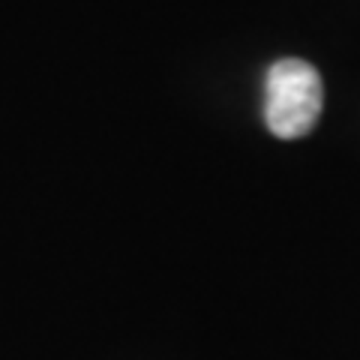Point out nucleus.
I'll return each instance as SVG.
<instances>
[{"mask_svg": "<svg viewBox=\"0 0 360 360\" xmlns=\"http://www.w3.org/2000/svg\"><path fill=\"white\" fill-rule=\"evenodd\" d=\"M324 105L321 75L312 63L285 58L267 70L264 82V123L283 141L300 139L319 123Z\"/></svg>", "mask_w": 360, "mask_h": 360, "instance_id": "f257e3e1", "label": "nucleus"}]
</instances>
